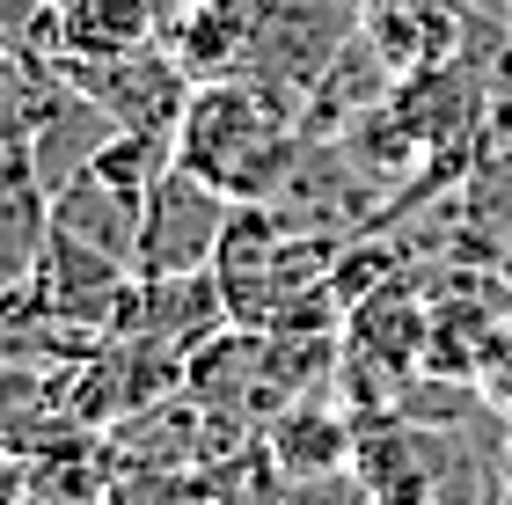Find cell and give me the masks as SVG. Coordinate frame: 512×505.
Returning a JSON list of instances; mask_svg holds the SVG:
<instances>
[{
	"label": "cell",
	"mask_w": 512,
	"mask_h": 505,
	"mask_svg": "<svg viewBox=\"0 0 512 505\" xmlns=\"http://www.w3.org/2000/svg\"><path fill=\"white\" fill-rule=\"evenodd\" d=\"M74 88H88L125 132H176L183 103H191V66L169 52V37L139 44V52H118V59H52Z\"/></svg>",
	"instance_id": "3957f363"
},
{
	"label": "cell",
	"mask_w": 512,
	"mask_h": 505,
	"mask_svg": "<svg viewBox=\"0 0 512 505\" xmlns=\"http://www.w3.org/2000/svg\"><path fill=\"white\" fill-rule=\"evenodd\" d=\"M227 220H235V198L213 191L205 176H191L183 162H169V169H161V183L147 191V213H139L132 271H139V279H169V271H213Z\"/></svg>",
	"instance_id": "7a4b0ae2"
},
{
	"label": "cell",
	"mask_w": 512,
	"mask_h": 505,
	"mask_svg": "<svg viewBox=\"0 0 512 505\" xmlns=\"http://www.w3.org/2000/svg\"><path fill=\"white\" fill-rule=\"evenodd\" d=\"M220 330H235L220 279L213 271H169V279H139L132 286V308H125L118 337H147V344H161V352H176L191 366V352L198 344H220Z\"/></svg>",
	"instance_id": "277c9868"
},
{
	"label": "cell",
	"mask_w": 512,
	"mask_h": 505,
	"mask_svg": "<svg viewBox=\"0 0 512 505\" xmlns=\"http://www.w3.org/2000/svg\"><path fill=\"white\" fill-rule=\"evenodd\" d=\"M498 476H505V491H512V418H505V432H498Z\"/></svg>",
	"instance_id": "7c38bea8"
},
{
	"label": "cell",
	"mask_w": 512,
	"mask_h": 505,
	"mask_svg": "<svg viewBox=\"0 0 512 505\" xmlns=\"http://www.w3.org/2000/svg\"><path fill=\"white\" fill-rule=\"evenodd\" d=\"M44 242H52V191L30 169V154L8 147V162H0V308L30 293Z\"/></svg>",
	"instance_id": "8992f818"
},
{
	"label": "cell",
	"mask_w": 512,
	"mask_h": 505,
	"mask_svg": "<svg viewBox=\"0 0 512 505\" xmlns=\"http://www.w3.org/2000/svg\"><path fill=\"white\" fill-rule=\"evenodd\" d=\"M154 37H161L154 0H59L37 52L44 59H118V52H139Z\"/></svg>",
	"instance_id": "52a82bcc"
},
{
	"label": "cell",
	"mask_w": 512,
	"mask_h": 505,
	"mask_svg": "<svg viewBox=\"0 0 512 505\" xmlns=\"http://www.w3.org/2000/svg\"><path fill=\"white\" fill-rule=\"evenodd\" d=\"M505 205H512V183H505ZM498 227H505V242H512V213H505V220H498Z\"/></svg>",
	"instance_id": "4fadbf2b"
},
{
	"label": "cell",
	"mask_w": 512,
	"mask_h": 505,
	"mask_svg": "<svg viewBox=\"0 0 512 505\" xmlns=\"http://www.w3.org/2000/svg\"><path fill=\"white\" fill-rule=\"evenodd\" d=\"M476 388H483V403H491L498 418H512V315L498 323L491 352H483V366H476Z\"/></svg>",
	"instance_id": "30bf717a"
},
{
	"label": "cell",
	"mask_w": 512,
	"mask_h": 505,
	"mask_svg": "<svg viewBox=\"0 0 512 505\" xmlns=\"http://www.w3.org/2000/svg\"><path fill=\"white\" fill-rule=\"evenodd\" d=\"M271 454H278V469H308V476H337L344 462H352V447H359V432L344 425V418H330V410H286V418H278V432H271Z\"/></svg>",
	"instance_id": "9c48e42d"
},
{
	"label": "cell",
	"mask_w": 512,
	"mask_h": 505,
	"mask_svg": "<svg viewBox=\"0 0 512 505\" xmlns=\"http://www.w3.org/2000/svg\"><path fill=\"white\" fill-rule=\"evenodd\" d=\"M52 8H59V0H0V37L44 44V30H52Z\"/></svg>",
	"instance_id": "8fae6325"
},
{
	"label": "cell",
	"mask_w": 512,
	"mask_h": 505,
	"mask_svg": "<svg viewBox=\"0 0 512 505\" xmlns=\"http://www.w3.org/2000/svg\"><path fill=\"white\" fill-rule=\"evenodd\" d=\"M308 132H300V103L271 81H249V74H213L191 88L176 118V162L205 176L213 191H227L235 205L249 198H271L286 169L300 162Z\"/></svg>",
	"instance_id": "6da1fadb"
},
{
	"label": "cell",
	"mask_w": 512,
	"mask_h": 505,
	"mask_svg": "<svg viewBox=\"0 0 512 505\" xmlns=\"http://www.w3.org/2000/svg\"><path fill=\"white\" fill-rule=\"evenodd\" d=\"M59 66L22 37H0V147H22L44 118V96H52Z\"/></svg>",
	"instance_id": "ba28073f"
},
{
	"label": "cell",
	"mask_w": 512,
	"mask_h": 505,
	"mask_svg": "<svg viewBox=\"0 0 512 505\" xmlns=\"http://www.w3.org/2000/svg\"><path fill=\"white\" fill-rule=\"evenodd\" d=\"M0 162H8V147H0Z\"/></svg>",
	"instance_id": "5bb4252c"
},
{
	"label": "cell",
	"mask_w": 512,
	"mask_h": 505,
	"mask_svg": "<svg viewBox=\"0 0 512 505\" xmlns=\"http://www.w3.org/2000/svg\"><path fill=\"white\" fill-rule=\"evenodd\" d=\"M118 118L88 96V88H74V81H52V96H44V118H37V132L22 140V154H30V169L44 176V191H59V183H74L96 154L118 140Z\"/></svg>",
	"instance_id": "5b68a950"
}]
</instances>
